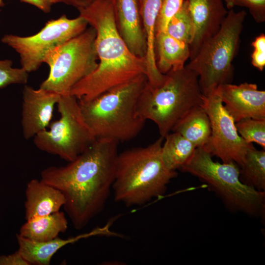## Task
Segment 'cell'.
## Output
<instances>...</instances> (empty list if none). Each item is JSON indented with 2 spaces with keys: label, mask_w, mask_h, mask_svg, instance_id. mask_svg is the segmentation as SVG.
Listing matches in <instances>:
<instances>
[{
  "label": "cell",
  "mask_w": 265,
  "mask_h": 265,
  "mask_svg": "<svg viewBox=\"0 0 265 265\" xmlns=\"http://www.w3.org/2000/svg\"><path fill=\"white\" fill-rule=\"evenodd\" d=\"M118 144L97 138L67 165L41 172V181L63 194L64 209L76 229L84 228L105 207L114 179Z\"/></svg>",
  "instance_id": "6da1fadb"
},
{
  "label": "cell",
  "mask_w": 265,
  "mask_h": 265,
  "mask_svg": "<svg viewBox=\"0 0 265 265\" xmlns=\"http://www.w3.org/2000/svg\"><path fill=\"white\" fill-rule=\"evenodd\" d=\"M96 31V69L71 89L79 100L92 99L116 86L146 74L145 57L134 55L117 29L110 0H96L78 9Z\"/></svg>",
  "instance_id": "7a4b0ae2"
},
{
  "label": "cell",
  "mask_w": 265,
  "mask_h": 265,
  "mask_svg": "<svg viewBox=\"0 0 265 265\" xmlns=\"http://www.w3.org/2000/svg\"><path fill=\"white\" fill-rule=\"evenodd\" d=\"M163 139L160 136L147 146L118 153L112 186L116 202L141 206L164 194L177 173L167 169L162 160Z\"/></svg>",
  "instance_id": "3957f363"
},
{
  "label": "cell",
  "mask_w": 265,
  "mask_h": 265,
  "mask_svg": "<svg viewBox=\"0 0 265 265\" xmlns=\"http://www.w3.org/2000/svg\"><path fill=\"white\" fill-rule=\"evenodd\" d=\"M147 81L141 75L92 99L78 100L83 118L96 139L119 143L138 135L146 121L138 115L137 104Z\"/></svg>",
  "instance_id": "277c9868"
},
{
  "label": "cell",
  "mask_w": 265,
  "mask_h": 265,
  "mask_svg": "<svg viewBox=\"0 0 265 265\" xmlns=\"http://www.w3.org/2000/svg\"><path fill=\"white\" fill-rule=\"evenodd\" d=\"M165 75L158 86L147 81L137 104L138 115L145 121H153L163 138L189 110L202 105L204 97L198 74L185 66Z\"/></svg>",
  "instance_id": "5b68a950"
},
{
  "label": "cell",
  "mask_w": 265,
  "mask_h": 265,
  "mask_svg": "<svg viewBox=\"0 0 265 265\" xmlns=\"http://www.w3.org/2000/svg\"><path fill=\"white\" fill-rule=\"evenodd\" d=\"M212 157L204 147H197L180 170L206 184L229 210L264 216L265 192L244 184L239 179L240 167L236 162L219 163L214 161Z\"/></svg>",
  "instance_id": "8992f818"
},
{
  "label": "cell",
  "mask_w": 265,
  "mask_h": 265,
  "mask_svg": "<svg viewBox=\"0 0 265 265\" xmlns=\"http://www.w3.org/2000/svg\"><path fill=\"white\" fill-rule=\"evenodd\" d=\"M244 10L229 9L218 31L205 41L185 67L196 73L203 94L206 96L220 85L230 83L232 62L239 47L246 16Z\"/></svg>",
  "instance_id": "52a82bcc"
},
{
  "label": "cell",
  "mask_w": 265,
  "mask_h": 265,
  "mask_svg": "<svg viewBox=\"0 0 265 265\" xmlns=\"http://www.w3.org/2000/svg\"><path fill=\"white\" fill-rule=\"evenodd\" d=\"M95 38V30L90 26L50 51L44 60L50 72L40 87L60 95L70 94L76 84L97 67Z\"/></svg>",
  "instance_id": "ba28073f"
},
{
  "label": "cell",
  "mask_w": 265,
  "mask_h": 265,
  "mask_svg": "<svg viewBox=\"0 0 265 265\" xmlns=\"http://www.w3.org/2000/svg\"><path fill=\"white\" fill-rule=\"evenodd\" d=\"M60 118L34 136L39 150L71 162L96 139L81 114L78 99L70 94L60 95L57 104Z\"/></svg>",
  "instance_id": "9c48e42d"
},
{
  "label": "cell",
  "mask_w": 265,
  "mask_h": 265,
  "mask_svg": "<svg viewBox=\"0 0 265 265\" xmlns=\"http://www.w3.org/2000/svg\"><path fill=\"white\" fill-rule=\"evenodd\" d=\"M88 25L80 16L69 19L63 14L56 19L48 21L33 35L23 37L6 34L1 41L19 53L22 68L29 73L40 67L50 51L82 33Z\"/></svg>",
  "instance_id": "30bf717a"
},
{
  "label": "cell",
  "mask_w": 265,
  "mask_h": 265,
  "mask_svg": "<svg viewBox=\"0 0 265 265\" xmlns=\"http://www.w3.org/2000/svg\"><path fill=\"white\" fill-rule=\"evenodd\" d=\"M201 106L208 115L211 133L204 149L222 162L234 161L242 165L252 143L245 141L238 133L235 122L224 107L215 90L203 97Z\"/></svg>",
  "instance_id": "8fae6325"
},
{
  "label": "cell",
  "mask_w": 265,
  "mask_h": 265,
  "mask_svg": "<svg viewBox=\"0 0 265 265\" xmlns=\"http://www.w3.org/2000/svg\"><path fill=\"white\" fill-rule=\"evenodd\" d=\"M215 92L235 122L245 118L265 119V91L255 83L219 85Z\"/></svg>",
  "instance_id": "7c38bea8"
},
{
  "label": "cell",
  "mask_w": 265,
  "mask_h": 265,
  "mask_svg": "<svg viewBox=\"0 0 265 265\" xmlns=\"http://www.w3.org/2000/svg\"><path fill=\"white\" fill-rule=\"evenodd\" d=\"M60 95L39 87L35 89L25 85L23 91L21 124L26 139L34 137L47 129L50 125L54 107Z\"/></svg>",
  "instance_id": "4fadbf2b"
},
{
  "label": "cell",
  "mask_w": 265,
  "mask_h": 265,
  "mask_svg": "<svg viewBox=\"0 0 265 265\" xmlns=\"http://www.w3.org/2000/svg\"><path fill=\"white\" fill-rule=\"evenodd\" d=\"M194 29V37L189 46L193 58L202 43L219 30L228 11L223 0H184Z\"/></svg>",
  "instance_id": "5bb4252c"
},
{
  "label": "cell",
  "mask_w": 265,
  "mask_h": 265,
  "mask_svg": "<svg viewBox=\"0 0 265 265\" xmlns=\"http://www.w3.org/2000/svg\"><path fill=\"white\" fill-rule=\"evenodd\" d=\"M117 29L130 51L145 57L147 40L139 8V0H110Z\"/></svg>",
  "instance_id": "9a60e30c"
},
{
  "label": "cell",
  "mask_w": 265,
  "mask_h": 265,
  "mask_svg": "<svg viewBox=\"0 0 265 265\" xmlns=\"http://www.w3.org/2000/svg\"><path fill=\"white\" fill-rule=\"evenodd\" d=\"M112 221L103 227H97L88 233L82 234L66 239L58 237L46 241H36L25 238L19 234L16 235L17 251L29 265H49L53 256L62 247L74 243L82 238L95 236L116 237L117 233L112 232L110 227Z\"/></svg>",
  "instance_id": "2e32d148"
},
{
  "label": "cell",
  "mask_w": 265,
  "mask_h": 265,
  "mask_svg": "<svg viewBox=\"0 0 265 265\" xmlns=\"http://www.w3.org/2000/svg\"><path fill=\"white\" fill-rule=\"evenodd\" d=\"M25 196L26 220L60 211L65 204L62 193L41 180L32 179L27 183Z\"/></svg>",
  "instance_id": "e0dca14e"
},
{
  "label": "cell",
  "mask_w": 265,
  "mask_h": 265,
  "mask_svg": "<svg viewBox=\"0 0 265 265\" xmlns=\"http://www.w3.org/2000/svg\"><path fill=\"white\" fill-rule=\"evenodd\" d=\"M155 52L157 68L162 74L184 67L190 56L189 45L166 31L156 33Z\"/></svg>",
  "instance_id": "ac0fdd59"
},
{
  "label": "cell",
  "mask_w": 265,
  "mask_h": 265,
  "mask_svg": "<svg viewBox=\"0 0 265 265\" xmlns=\"http://www.w3.org/2000/svg\"><path fill=\"white\" fill-rule=\"evenodd\" d=\"M162 0H139L140 13L147 40L146 76L151 83L158 82L163 77V74L157 68L155 52L156 25Z\"/></svg>",
  "instance_id": "d6986e66"
},
{
  "label": "cell",
  "mask_w": 265,
  "mask_h": 265,
  "mask_svg": "<svg viewBox=\"0 0 265 265\" xmlns=\"http://www.w3.org/2000/svg\"><path fill=\"white\" fill-rule=\"evenodd\" d=\"M68 221L63 212L33 217L21 226L19 235L36 241H46L58 237L60 233L66 232Z\"/></svg>",
  "instance_id": "ffe728a7"
},
{
  "label": "cell",
  "mask_w": 265,
  "mask_h": 265,
  "mask_svg": "<svg viewBox=\"0 0 265 265\" xmlns=\"http://www.w3.org/2000/svg\"><path fill=\"white\" fill-rule=\"evenodd\" d=\"M171 132L180 133L196 148L204 147L211 133L209 117L201 106H195L176 123Z\"/></svg>",
  "instance_id": "44dd1931"
},
{
  "label": "cell",
  "mask_w": 265,
  "mask_h": 265,
  "mask_svg": "<svg viewBox=\"0 0 265 265\" xmlns=\"http://www.w3.org/2000/svg\"><path fill=\"white\" fill-rule=\"evenodd\" d=\"M164 138L161 149L163 164L170 171L180 170L193 155L196 147L176 132H169Z\"/></svg>",
  "instance_id": "7402d4cb"
},
{
  "label": "cell",
  "mask_w": 265,
  "mask_h": 265,
  "mask_svg": "<svg viewBox=\"0 0 265 265\" xmlns=\"http://www.w3.org/2000/svg\"><path fill=\"white\" fill-rule=\"evenodd\" d=\"M239 179L246 186L265 192V151L254 146L247 152L240 167Z\"/></svg>",
  "instance_id": "603a6c76"
},
{
  "label": "cell",
  "mask_w": 265,
  "mask_h": 265,
  "mask_svg": "<svg viewBox=\"0 0 265 265\" xmlns=\"http://www.w3.org/2000/svg\"><path fill=\"white\" fill-rule=\"evenodd\" d=\"M166 31L174 38L189 46L191 44L194 37V29L185 0L180 10L169 21Z\"/></svg>",
  "instance_id": "cb8c5ba5"
},
{
  "label": "cell",
  "mask_w": 265,
  "mask_h": 265,
  "mask_svg": "<svg viewBox=\"0 0 265 265\" xmlns=\"http://www.w3.org/2000/svg\"><path fill=\"white\" fill-rule=\"evenodd\" d=\"M239 135L247 142L265 149V119L245 118L235 123Z\"/></svg>",
  "instance_id": "d4e9b609"
},
{
  "label": "cell",
  "mask_w": 265,
  "mask_h": 265,
  "mask_svg": "<svg viewBox=\"0 0 265 265\" xmlns=\"http://www.w3.org/2000/svg\"><path fill=\"white\" fill-rule=\"evenodd\" d=\"M12 65L11 60H0V88L11 84L26 83L28 73L23 68H13Z\"/></svg>",
  "instance_id": "484cf974"
},
{
  "label": "cell",
  "mask_w": 265,
  "mask_h": 265,
  "mask_svg": "<svg viewBox=\"0 0 265 265\" xmlns=\"http://www.w3.org/2000/svg\"><path fill=\"white\" fill-rule=\"evenodd\" d=\"M184 1V0H162L156 22V33L166 31L169 21L180 10Z\"/></svg>",
  "instance_id": "4316f807"
},
{
  "label": "cell",
  "mask_w": 265,
  "mask_h": 265,
  "mask_svg": "<svg viewBox=\"0 0 265 265\" xmlns=\"http://www.w3.org/2000/svg\"><path fill=\"white\" fill-rule=\"evenodd\" d=\"M233 2L234 6L248 8L256 23L265 21V0H233Z\"/></svg>",
  "instance_id": "83f0119b"
},
{
  "label": "cell",
  "mask_w": 265,
  "mask_h": 265,
  "mask_svg": "<svg viewBox=\"0 0 265 265\" xmlns=\"http://www.w3.org/2000/svg\"><path fill=\"white\" fill-rule=\"evenodd\" d=\"M251 45L254 49L251 54V63L262 71L265 66V35L262 33L256 37Z\"/></svg>",
  "instance_id": "f1b7e54d"
},
{
  "label": "cell",
  "mask_w": 265,
  "mask_h": 265,
  "mask_svg": "<svg viewBox=\"0 0 265 265\" xmlns=\"http://www.w3.org/2000/svg\"><path fill=\"white\" fill-rule=\"evenodd\" d=\"M0 265H29L17 251L7 256H0Z\"/></svg>",
  "instance_id": "f546056e"
},
{
  "label": "cell",
  "mask_w": 265,
  "mask_h": 265,
  "mask_svg": "<svg viewBox=\"0 0 265 265\" xmlns=\"http://www.w3.org/2000/svg\"><path fill=\"white\" fill-rule=\"evenodd\" d=\"M21 2L33 5L45 13L50 12L53 0H20Z\"/></svg>",
  "instance_id": "4dcf8cb0"
},
{
  "label": "cell",
  "mask_w": 265,
  "mask_h": 265,
  "mask_svg": "<svg viewBox=\"0 0 265 265\" xmlns=\"http://www.w3.org/2000/svg\"><path fill=\"white\" fill-rule=\"evenodd\" d=\"M96 0H53V4L61 3L68 5L73 6L77 9L85 8Z\"/></svg>",
  "instance_id": "1f68e13d"
},
{
  "label": "cell",
  "mask_w": 265,
  "mask_h": 265,
  "mask_svg": "<svg viewBox=\"0 0 265 265\" xmlns=\"http://www.w3.org/2000/svg\"><path fill=\"white\" fill-rule=\"evenodd\" d=\"M226 3L227 8L228 9L233 8L234 6L233 0H223Z\"/></svg>",
  "instance_id": "d6a6232c"
},
{
  "label": "cell",
  "mask_w": 265,
  "mask_h": 265,
  "mask_svg": "<svg viewBox=\"0 0 265 265\" xmlns=\"http://www.w3.org/2000/svg\"><path fill=\"white\" fill-rule=\"evenodd\" d=\"M4 0H0V7L3 6L4 5Z\"/></svg>",
  "instance_id": "836d02e7"
}]
</instances>
